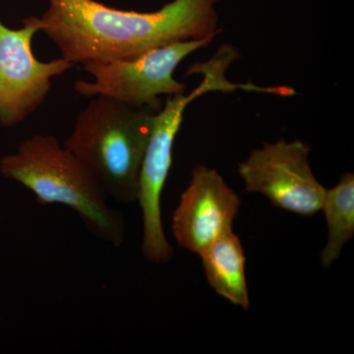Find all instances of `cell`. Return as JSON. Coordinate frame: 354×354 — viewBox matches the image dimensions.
I'll use <instances>...</instances> for the list:
<instances>
[{
	"label": "cell",
	"instance_id": "7a4b0ae2",
	"mask_svg": "<svg viewBox=\"0 0 354 354\" xmlns=\"http://www.w3.org/2000/svg\"><path fill=\"white\" fill-rule=\"evenodd\" d=\"M0 174L31 191L41 205H64L102 241L120 247L125 225L120 212L85 165L53 135L36 134L0 158Z\"/></svg>",
	"mask_w": 354,
	"mask_h": 354
},
{
	"label": "cell",
	"instance_id": "6da1fadb",
	"mask_svg": "<svg viewBox=\"0 0 354 354\" xmlns=\"http://www.w3.org/2000/svg\"><path fill=\"white\" fill-rule=\"evenodd\" d=\"M218 1L174 0L155 12H137L97 0H48L41 31L74 65L124 59L165 44L216 36Z\"/></svg>",
	"mask_w": 354,
	"mask_h": 354
},
{
	"label": "cell",
	"instance_id": "52a82bcc",
	"mask_svg": "<svg viewBox=\"0 0 354 354\" xmlns=\"http://www.w3.org/2000/svg\"><path fill=\"white\" fill-rule=\"evenodd\" d=\"M41 31L39 17L10 29L0 20V127L12 128L27 120L46 101L51 80L74 66L64 57L39 62L32 41Z\"/></svg>",
	"mask_w": 354,
	"mask_h": 354
},
{
	"label": "cell",
	"instance_id": "9c48e42d",
	"mask_svg": "<svg viewBox=\"0 0 354 354\" xmlns=\"http://www.w3.org/2000/svg\"><path fill=\"white\" fill-rule=\"evenodd\" d=\"M208 283L221 297L244 310L249 309L243 247L234 230L209 244L198 254Z\"/></svg>",
	"mask_w": 354,
	"mask_h": 354
},
{
	"label": "cell",
	"instance_id": "30bf717a",
	"mask_svg": "<svg viewBox=\"0 0 354 354\" xmlns=\"http://www.w3.org/2000/svg\"><path fill=\"white\" fill-rule=\"evenodd\" d=\"M322 211L327 221L328 237L321 252V263L324 268H329L354 235L353 174H344L335 187L326 190Z\"/></svg>",
	"mask_w": 354,
	"mask_h": 354
},
{
	"label": "cell",
	"instance_id": "8992f818",
	"mask_svg": "<svg viewBox=\"0 0 354 354\" xmlns=\"http://www.w3.org/2000/svg\"><path fill=\"white\" fill-rule=\"evenodd\" d=\"M309 153L310 147L300 140L263 144L239 165L245 190L267 197L279 209L316 215L322 211L327 189L314 176Z\"/></svg>",
	"mask_w": 354,
	"mask_h": 354
},
{
	"label": "cell",
	"instance_id": "ba28073f",
	"mask_svg": "<svg viewBox=\"0 0 354 354\" xmlns=\"http://www.w3.org/2000/svg\"><path fill=\"white\" fill-rule=\"evenodd\" d=\"M241 200L216 169L197 165L172 216V234L181 248L199 254L232 230Z\"/></svg>",
	"mask_w": 354,
	"mask_h": 354
},
{
	"label": "cell",
	"instance_id": "3957f363",
	"mask_svg": "<svg viewBox=\"0 0 354 354\" xmlns=\"http://www.w3.org/2000/svg\"><path fill=\"white\" fill-rule=\"evenodd\" d=\"M158 111L97 95L77 116L64 146L123 204L137 201L140 167Z\"/></svg>",
	"mask_w": 354,
	"mask_h": 354
},
{
	"label": "cell",
	"instance_id": "277c9868",
	"mask_svg": "<svg viewBox=\"0 0 354 354\" xmlns=\"http://www.w3.org/2000/svg\"><path fill=\"white\" fill-rule=\"evenodd\" d=\"M232 59L218 53L209 62L195 64L190 71L203 72L202 83L190 94L169 95L156 113L152 133L140 167L137 201L143 218L142 254L153 264H165L174 256V248L165 236L162 218V195L172 165L174 140L183 122L184 111L197 97L213 91L232 92L245 88L225 78Z\"/></svg>",
	"mask_w": 354,
	"mask_h": 354
},
{
	"label": "cell",
	"instance_id": "5b68a950",
	"mask_svg": "<svg viewBox=\"0 0 354 354\" xmlns=\"http://www.w3.org/2000/svg\"><path fill=\"white\" fill-rule=\"evenodd\" d=\"M216 36L165 44L137 57L106 62H90L84 69L93 82L78 80L74 88L86 97H111L128 106L160 111L162 95L184 94L186 85L176 80L174 71L184 58L212 43Z\"/></svg>",
	"mask_w": 354,
	"mask_h": 354
}]
</instances>
